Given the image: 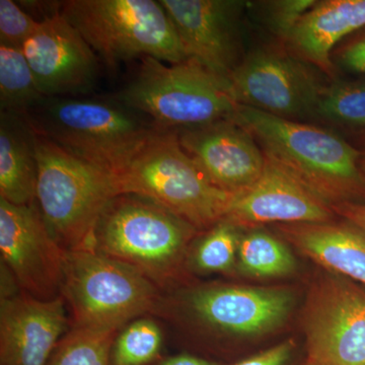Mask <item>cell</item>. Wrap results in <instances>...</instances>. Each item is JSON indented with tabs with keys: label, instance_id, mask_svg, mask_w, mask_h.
Returning a JSON list of instances; mask_svg holds the SVG:
<instances>
[{
	"label": "cell",
	"instance_id": "1",
	"mask_svg": "<svg viewBox=\"0 0 365 365\" xmlns=\"http://www.w3.org/2000/svg\"><path fill=\"white\" fill-rule=\"evenodd\" d=\"M24 116L38 135L114 179L160 129L115 97L44 98Z\"/></svg>",
	"mask_w": 365,
	"mask_h": 365
},
{
	"label": "cell",
	"instance_id": "2",
	"mask_svg": "<svg viewBox=\"0 0 365 365\" xmlns=\"http://www.w3.org/2000/svg\"><path fill=\"white\" fill-rule=\"evenodd\" d=\"M232 119L277 163L332 207L365 194L361 153L336 134L237 105Z\"/></svg>",
	"mask_w": 365,
	"mask_h": 365
},
{
	"label": "cell",
	"instance_id": "3",
	"mask_svg": "<svg viewBox=\"0 0 365 365\" xmlns=\"http://www.w3.org/2000/svg\"><path fill=\"white\" fill-rule=\"evenodd\" d=\"M199 230L155 201L120 194L96 228V251L136 269L163 292H174Z\"/></svg>",
	"mask_w": 365,
	"mask_h": 365
},
{
	"label": "cell",
	"instance_id": "4",
	"mask_svg": "<svg viewBox=\"0 0 365 365\" xmlns=\"http://www.w3.org/2000/svg\"><path fill=\"white\" fill-rule=\"evenodd\" d=\"M114 180L119 195L150 199L199 232L225 220L237 195L210 182L182 150L176 130L155 132Z\"/></svg>",
	"mask_w": 365,
	"mask_h": 365
},
{
	"label": "cell",
	"instance_id": "5",
	"mask_svg": "<svg viewBox=\"0 0 365 365\" xmlns=\"http://www.w3.org/2000/svg\"><path fill=\"white\" fill-rule=\"evenodd\" d=\"M114 97L165 130L230 119L239 105L230 81L191 57L175 64L143 57L135 76Z\"/></svg>",
	"mask_w": 365,
	"mask_h": 365
},
{
	"label": "cell",
	"instance_id": "6",
	"mask_svg": "<svg viewBox=\"0 0 365 365\" xmlns=\"http://www.w3.org/2000/svg\"><path fill=\"white\" fill-rule=\"evenodd\" d=\"M36 204L51 234L67 252L96 251L103 211L119 195L114 178L36 133Z\"/></svg>",
	"mask_w": 365,
	"mask_h": 365
},
{
	"label": "cell",
	"instance_id": "7",
	"mask_svg": "<svg viewBox=\"0 0 365 365\" xmlns=\"http://www.w3.org/2000/svg\"><path fill=\"white\" fill-rule=\"evenodd\" d=\"M59 11L109 68L146 56L170 64L188 58L160 1L67 0Z\"/></svg>",
	"mask_w": 365,
	"mask_h": 365
},
{
	"label": "cell",
	"instance_id": "8",
	"mask_svg": "<svg viewBox=\"0 0 365 365\" xmlns=\"http://www.w3.org/2000/svg\"><path fill=\"white\" fill-rule=\"evenodd\" d=\"M163 292L143 274L97 251L67 252L61 297L73 328L122 330L155 317Z\"/></svg>",
	"mask_w": 365,
	"mask_h": 365
},
{
	"label": "cell",
	"instance_id": "9",
	"mask_svg": "<svg viewBox=\"0 0 365 365\" xmlns=\"http://www.w3.org/2000/svg\"><path fill=\"white\" fill-rule=\"evenodd\" d=\"M294 300L288 288L209 283L163 294L155 318L187 319L215 336L248 337L282 326Z\"/></svg>",
	"mask_w": 365,
	"mask_h": 365
},
{
	"label": "cell",
	"instance_id": "10",
	"mask_svg": "<svg viewBox=\"0 0 365 365\" xmlns=\"http://www.w3.org/2000/svg\"><path fill=\"white\" fill-rule=\"evenodd\" d=\"M307 362L365 365V292L327 275L309 290L304 319Z\"/></svg>",
	"mask_w": 365,
	"mask_h": 365
},
{
	"label": "cell",
	"instance_id": "11",
	"mask_svg": "<svg viewBox=\"0 0 365 365\" xmlns=\"http://www.w3.org/2000/svg\"><path fill=\"white\" fill-rule=\"evenodd\" d=\"M2 266L19 289L38 299L61 297L66 251L51 234L37 204L14 205L0 198Z\"/></svg>",
	"mask_w": 365,
	"mask_h": 365
},
{
	"label": "cell",
	"instance_id": "12",
	"mask_svg": "<svg viewBox=\"0 0 365 365\" xmlns=\"http://www.w3.org/2000/svg\"><path fill=\"white\" fill-rule=\"evenodd\" d=\"M228 81L237 104L289 120L316 112L325 88L306 63L274 50L249 55Z\"/></svg>",
	"mask_w": 365,
	"mask_h": 365
},
{
	"label": "cell",
	"instance_id": "13",
	"mask_svg": "<svg viewBox=\"0 0 365 365\" xmlns=\"http://www.w3.org/2000/svg\"><path fill=\"white\" fill-rule=\"evenodd\" d=\"M40 21L21 47L38 90L46 98L90 93L97 78V54L59 9Z\"/></svg>",
	"mask_w": 365,
	"mask_h": 365
},
{
	"label": "cell",
	"instance_id": "14",
	"mask_svg": "<svg viewBox=\"0 0 365 365\" xmlns=\"http://www.w3.org/2000/svg\"><path fill=\"white\" fill-rule=\"evenodd\" d=\"M174 24L187 57L227 79L240 66V20L244 2L160 0Z\"/></svg>",
	"mask_w": 365,
	"mask_h": 365
},
{
	"label": "cell",
	"instance_id": "15",
	"mask_svg": "<svg viewBox=\"0 0 365 365\" xmlns=\"http://www.w3.org/2000/svg\"><path fill=\"white\" fill-rule=\"evenodd\" d=\"M177 133L182 150L223 191L244 193L263 174V150L251 132L232 118Z\"/></svg>",
	"mask_w": 365,
	"mask_h": 365
},
{
	"label": "cell",
	"instance_id": "16",
	"mask_svg": "<svg viewBox=\"0 0 365 365\" xmlns=\"http://www.w3.org/2000/svg\"><path fill=\"white\" fill-rule=\"evenodd\" d=\"M265 160L260 179L252 188L235 196L225 220L241 230L270 222H332L335 212L328 203L277 163L266 155Z\"/></svg>",
	"mask_w": 365,
	"mask_h": 365
},
{
	"label": "cell",
	"instance_id": "17",
	"mask_svg": "<svg viewBox=\"0 0 365 365\" xmlns=\"http://www.w3.org/2000/svg\"><path fill=\"white\" fill-rule=\"evenodd\" d=\"M71 328L66 302L23 292L0 302V365H46Z\"/></svg>",
	"mask_w": 365,
	"mask_h": 365
},
{
	"label": "cell",
	"instance_id": "18",
	"mask_svg": "<svg viewBox=\"0 0 365 365\" xmlns=\"http://www.w3.org/2000/svg\"><path fill=\"white\" fill-rule=\"evenodd\" d=\"M279 230L319 265L365 285V235L350 223H292Z\"/></svg>",
	"mask_w": 365,
	"mask_h": 365
},
{
	"label": "cell",
	"instance_id": "19",
	"mask_svg": "<svg viewBox=\"0 0 365 365\" xmlns=\"http://www.w3.org/2000/svg\"><path fill=\"white\" fill-rule=\"evenodd\" d=\"M362 28H365V0H326L317 2L287 41L304 58L330 71L335 46Z\"/></svg>",
	"mask_w": 365,
	"mask_h": 365
},
{
	"label": "cell",
	"instance_id": "20",
	"mask_svg": "<svg viewBox=\"0 0 365 365\" xmlns=\"http://www.w3.org/2000/svg\"><path fill=\"white\" fill-rule=\"evenodd\" d=\"M37 180L36 132L24 115L0 112V198L32 205Z\"/></svg>",
	"mask_w": 365,
	"mask_h": 365
},
{
	"label": "cell",
	"instance_id": "21",
	"mask_svg": "<svg viewBox=\"0 0 365 365\" xmlns=\"http://www.w3.org/2000/svg\"><path fill=\"white\" fill-rule=\"evenodd\" d=\"M237 266L256 278L282 277L295 270L297 262L287 245L264 230H249L240 237Z\"/></svg>",
	"mask_w": 365,
	"mask_h": 365
},
{
	"label": "cell",
	"instance_id": "22",
	"mask_svg": "<svg viewBox=\"0 0 365 365\" xmlns=\"http://www.w3.org/2000/svg\"><path fill=\"white\" fill-rule=\"evenodd\" d=\"M44 98L23 49L0 44V112L25 115Z\"/></svg>",
	"mask_w": 365,
	"mask_h": 365
},
{
	"label": "cell",
	"instance_id": "23",
	"mask_svg": "<svg viewBox=\"0 0 365 365\" xmlns=\"http://www.w3.org/2000/svg\"><path fill=\"white\" fill-rule=\"evenodd\" d=\"M163 332L155 317L127 324L113 343L110 365H155L163 359Z\"/></svg>",
	"mask_w": 365,
	"mask_h": 365
},
{
	"label": "cell",
	"instance_id": "24",
	"mask_svg": "<svg viewBox=\"0 0 365 365\" xmlns=\"http://www.w3.org/2000/svg\"><path fill=\"white\" fill-rule=\"evenodd\" d=\"M119 332L71 327L46 365H110L113 343Z\"/></svg>",
	"mask_w": 365,
	"mask_h": 365
},
{
	"label": "cell",
	"instance_id": "25",
	"mask_svg": "<svg viewBox=\"0 0 365 365\" xmlns=\"http://www.w3.org/2000/svg\"><path fill=\"white\" fill-rule=\"evenodd\" d=\"M241 232V228L225 220L209 228L190 249L188 267L201 273L232 270L237 265Z\"/></svg>",
	"mask_w": 365,
	"mask_h": 365
},
{
	"label": "cell",
	"instance_id": "26",
	"mask_svg": "<svg viewBox=\"0 0 365 365\" xmlns=\"http://www.w3.org/2000/svg\"><path fill=\"white\" fill-rule=\"evenodd\" d=\"M316 112L336 123L365 128L364 81L336 83L324 88Z\"/></svg>",
	"mask_w": 365,
	"mask_h": 365
},
{
	"label": "cell",
	"instance_id": "27",
	"mask_svg": "<svg viewBox=\"0 0 365 365\" xmlns=\"http://www.w3.org/2000/svg\"><path fill=\"white\" fill-rule=\"evenodd\" d=\"M41 21L13 0H0V44L23 47L39 28Z\"/></svg>",
	"mask_w": 365,
	"mask_h": 365
},
{
	"label": "cell",
	"instance_id": "28",
	"mask_svg": "<svg viewBox=\"0 0 365 365\" xmlns=\"http://www.w3.org/2000/svg\"><path fill=\"white\" fill-rule=\"evenodd\" d=\"M314 0H279L267 4V23L274 33L288 39L300 20L314 6Z\"/></svg>",
	"mask_w": 365,
	"mask_h": 365
},
{
	"label": "cell",
	"instance_id": "29",
	"mask_svg": "<svg viewBox=\"0 0 365 365\" xmlns=\"http://www.w3.org/2000/svg\"><path fill=\"white\" fill-rule=\"evenodd\" d=\"M295 349L294 340H287L235 365H287Z\"/></svg>",
	"mask_w": 365,
	"mask_h": 365
},
{
	"label": "cell",
	"instance_id": "30",
	"mask_svg": "<svg viewBox=\"0 0 365 365\" xmlns=\"http://www.w3.org/2000/svg\"><path fill=\"white\" fill-rule=\"evenodd\" d=\"M339 61L348 71L365 74V32L341 48Z\"/></svg>",
	"mask_w": 365,
	"mask_h": 365
},
{
	"label": "cell",
	"instance_id": "31",
	"mask_svg": "<svg viewBox=\"0 0 365 365\" xmlns=\"http://www.w3.org/2000/svg\"><path fill=\"white\" fill-rule=\"evenodd\" d=\"M332 209L335 215L342 216L346 222L365 235V204L344 202L332 206Z\"/></svg>",
	"mask_w": 365,
	"mask_h": 365
},
{
	"label": "cell",
	"instance_id": "32",
	"mask_svg": "<svg viewBox=\"0 0 365 365\" xmlns=\"http://www.w3.org/2000/svg\"><path fill=\"white\" fill-rule=\"evenodd\" d=\"M155 365H225L216 360L204 359L190 353L182 352L172 356H163Z\"/></svg>",
	"mask_w": 365,
	"mask_h": 365
},
{
	"label": "cell",
	"instance_id": "33",
	"mask_svg": "<svg viewBox=\"0 0 365 365\" xmlns=\"http://www.w3.org/2000/svg\"><path fill=\"white\" fill-rule=\"evenodd\" d=\"M360 167H361L362 172L365 175V150L361 153V157H360Z\"/></svg>",
	"mask_w": 365,
	"mask_h": 365
},
{
	"label": "cell",
	"instance_id": "34",
	"mask_svg": "<svg viewBox=\"0 0 365 365\" xmlns=\"http://www.w3.org/2000/svg\"><path fill=\"white\" fill-rule=\"evenodd\" d=\"M306 365H314L313 364H311V362H307V364Z\"/></svg>",
	"mask_w": 365,
	"mask_h": 365
}]
</instances>
